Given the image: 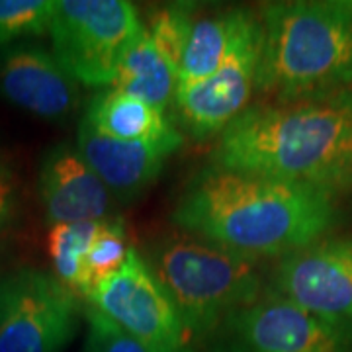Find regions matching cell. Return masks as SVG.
I'll list each match as a JSON object with an SVG mask.
<instances>
[{
	"label": "cell",
	"instance_id": "cell-15",
	"mask_svg": "<svg viewBox=\"0 0 352 352\" xmlns=\"http://www.w3.org/2000/svg\"><path fill=\"white\" fill-rule=\"evenodd\" d=\"M82 118L96 131L120 141L163 143L176 151L184 143V138L166 120L163 110L116 88H106L96 94L88 102Z\"/></svg>",
	"mask_w": 352,
	"mask_h": 352
},
{
	"label": "cell",
	"instance_id": "cell-23",
	"mask_svg": "<svg viewBox=\"0 0 352 352\" xmlns=\"http://www.w3.org/2000/svg\"><path fill=\"white\" fill-rule=\"evenodd\" d=\"M221 352H233L231 349H226V351H221Z\"/></svg>",
	"mask_w": 352,
	"mask_h": 352
},
{
	"label": "cell",
	"instance_id": "cell-10",
	"mask_svg": "<svg viewBox=\"0 0 352 352\" xmlns=\"http://www.w3.org/2000/svg\"><path fill=\"white\" fill-rule=\"evenodd\" d=\"M263 34L245 43L215 75L190 87L176 88L175 110L190 138L221 135L251 104L263 55Z\"/></svg>",
	"mask_w": 352,
	"mask_h": 352
},
{
	"label": "cell",
	"instance_id": "cell-7",
	"mask_svg": "<svg viewBox=\"0 0 352 352\" xmlns=\"http://www.w3.org/2000/svg\"><path fill=\"white\" fill-rule=\"evenodd\" d=\"M87 302L149 352H194L175 303L135 249L118 272L92 288Z\"/></svg>",
	"mask_w": 352,
	"mask_h": 352
},
{
	"label": "cell",
	"instance_id": "cell-14",
	"mask_svg": "<svg viewBox=\"0 0 352 352\" xmlns=\"http://www.w3.org/2000/svg\"><path fill=\"white\" fill-rule=\"evenodd\" d=\"M258 34H263V20L249 8H231L198 18L182 55L176 88L190 87L215 75Z\"/></svg>",
	"mask_w": 352,
	"mask_h": 352
},
{
	"label": "cell",
	"instance_id": "cell-21",
	"mask_svg": "<svg viewBox=\"0 0 352 352\" xmlns=\"http://www.w3.org/2000/svg\"><path fill=\"white\" fill-rule=\"evenodd\" d=\"M87 321V339L82 352H149L138 339L127 335L106 315L87 305L82 309Z\"/></svg>",
	"mask_w": 352,
	"mask_h": 352
},
{
	"label": "cell",
	"instance_id": "cell-20",
	"mask_svg": "<svg viewBox=\"0 0 352 352\" xmlns=\"http://www.w3.org/2000/svg\"><path fill=\"white\" fill-rule=\"evenodd\" d=\"M133 251L127 241L126 221L118 215L106 217L104 226L94 237L87 254L88 278L92 282V288L118 272L126 264L129 252Z\"/></svg>",
	"mask_w": 352,
	"mask_h": 352
},
{
	"label": "cell",
	"instance_id": "cell-12",
	"mask_svg": "<svg viewBox=\"0 0 352 352\" xmlns=\"http://www.w3.org/2000/svg\"><path fill=\"white\" fill-rule=\"evenodd\" d=\"M38 188L51 226L102 221L112 212V192L69 143L55 145L45 155Z\"/></svg>",
	"mask_w": 352,
	"mask_h": 352
},
{
	"label": "cell",
	"instance_id": "cell-2",
	"mask_svg": "<svg viewBox=\"0 0 352 352\" xmlns=\"http://www.w3.org/2000/svg\"><path fill=\"white\" fill-rule=\"evenodd\" d=\"M210 164L340 194L352 190V104H254L219 135Z\"/></svg>",
	"mask_w": 352,
	"mask_h": 352
},
{
	"label": "cell",
	"instance_id": "cell-11",
	"mask_svg": "<svg viewBox=\"0 0 352 352\" xmlns=\"http://www.w3.org/2000/svg\"><path fill=\"white\" fill-rule=\"evenodd\" d=\"M0 94L25 112L63 122L78 108V82L51 51L18 45L0 57Z\"/></svg>",
	"mask_w": 352,
	"mask_h": 352
},
{
	"label": "cell",
	"instance_id": "cell-16",
	"mask_svg": "<svg viewBox=\"0 0 352 352\" xmlns=\"http://www.w3.org/2000/svg\"><path fill=\"white\" fill-rule=\"evenodd\" d=\"M176 87L178 67L157 47L145 30L141 39L124 57L110 88L138 96L164 112L170 100H175Z\"/></svg>",
	"mask_w": 352,
	"mask_h": 352
},
{
	"label": "cell",
	"instance_id": "cell-17",
	"mask_svg": "<svg viewBox=\"0 0 352 352\" xmlns=\"http://www.w3.org/2000/svg\"><path fill=\"white\" fill-rule=\"evenodd\" d=\"M104 221L106 219L51 226L47 235L53 274L63 286L76 296H82L85 300L92 292V282L87 270V254Z\"/></svg>",
	"mask_w": 352,
	"mask_h": 352
},
{
	"label": "cell",
	"instance_id": "cell-13",
	"mask_svg": "<svg viewBox=\"0 0 352 352\" xmlns=\"http://www.w3.org/2000/svg\"><path fill=\"white\" fill-rule=\"evenodd\" d=\"M76 149L113 198L122 201L133 200L149 188L163 173L164 159L176 151L163 143L108 138L85 118L78 124Z\"/></svg>",
	"mask_w": 352,
	"mask_h": 352
},
{
	"label": "cell",
	"instance_id": "cell-1",
	"mask_svg": "<svg viewBox=\"0 0 352 352\" xmlns=\"http://www.w3.org/2000/svg\"><path fill=\"white\" fill-rule=\"evenodd\" d=\"M178 229L258 261L321 241L337 221L335 194L268 176L208 166L175 206Z\"/></svg>",
	"mask_w": 352,
	"mask_h": 352
},
{
	"label": "cell",
	"instance_id": "cell-9",
	"mask_svg": "<svg viewBox=\"0 0 352 352\" xmlns=\"http://www.w3.org/2000/svg\"><path fill=\"white\" fill-rule=\"evenodd\" d=\"M270 289L352 331V237L321 239L280 258Z\"/></svg>",
	"mask_w": 352,
	"mask_h": 352
},
{
	"label": "cell",
	"instance_id": "cell-19",
	"mask_svg": "<svg viewBox=\"0 0 352 352\" xmlns=\"http://www.w3.org/2000/svg\"><path fill=\"white\" fill-rule=\"evenodd\" d=\"M55 0H0V47L50 34Z\"/></svg>",
	"mask_w": 352,
	"mask_h": 352
},
{
	"label": "cell",
	"instance_id": "cell-18",
	"mask_svg": "<svg viewBox=\"0 0 352 352\" xmlns=\"http://www.w3.org/2000/svg\"><path fill=\"white\" fill-rule=\"evenodd\" d=\"M147 24L149 25H145V30L149 38L180 71L182 55L196 24V8L186 2L164 4L153 10Z\"/></svg>",
	"mask_w": 352,
	"mask_h": 352
},
{
	"label": "cell",
	"instance_id": "cell-22",
	"mask_svg": "<svg viewBox=\"0 0 352 352\" xmlns=\"http://www.w3.org/2000/svg\"><path fill=\"white\" fill-rule=\"evenodd\" d=\"M14 182L8 170L0 163V231L8 226L14 214Z\"/></svg>",
	"mask_w": 352,
	"mask_h": 352
},
{
	"label": "cell",
	"instance_id": "cell-5",
	"mask_svg": "<svg viewBox=\"0 0 352 352\" xmlns=\"http://www.w3.org/2000/svg\"><path fill=\"white\" fill-rule=\"evenodd\" d=\"M143 34L145 24L127 0H55L51 53L82 87H112Z\"/></svg>",
	"mask_w": 352,
	"mask_h": 352
},
{
	"label": "cell",
	"instance_id": "cell-6",
	"mask_svg": "<svg viewBox=\"0 0 352 352\" xmlns=\"http://www.w3.org/2000/svg\"><path fill=\"white\" fill-rule=\"evenodd\" d=\"M82 307L55 274L20 268L0 276V352H61Z\"/></svg>",
	"mask_w": 352,
	"mask_h": 352
},
{
	"label": "cell",
	"instance_id": "cell-8",
	"mask_svg": "<svg viewBox=\"0 0 352 352\" xmlns=\"http://www.w3.org/2000/svg\"><path fill=\"white\" fill-rule=\"evenodd\" d=\"M233 352H352V331L268 292L227 321Z\"/></svg>",
	"mask_w": 352,
	"mask_h": 352
},
{
	"label": "cell",
	"instance_id": "cell-3",
	"mask_svg": "<svg viewBox=\"0 0 352 352\" xmlns=\"http://www.w3.org/2000/svg\"><path fill=\"white\" fill-rule=\"evenodd\" d=\"M256 90L280 102L329 98L352 85V0L268 2Z\"/></svg>",
	"mask_w": 352,
	"mask_h": 352
},
{
	"label": "cell",
	"instance_id": "cell-4",
	"mask_svg": "<svg viewBox=\"0 0 352 352\" xmlns=\"http://www.w3.org/2000/svg\"><path fill=\"white\" fill-rule=\"evenodd\" d=\"M190 337H208L261 298L256 261L182 229L153 241L145 258Z\"/></svg>",
	"mask_w": 352,
	"mask_h": 352
}]
</instances>
